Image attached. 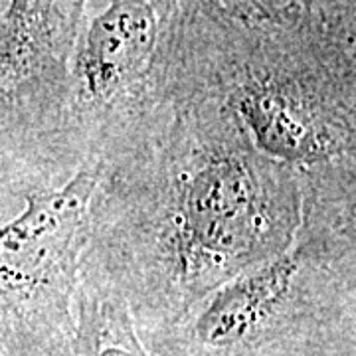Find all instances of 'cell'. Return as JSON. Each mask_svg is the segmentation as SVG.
<instances>
[{"label": "cell", "mask_w": 356, "mask_h": 356, "mask_svg": "<svg viewBox=\"0 0 356 356\" xmlns=\"http://www.w3.org/2000/svg\"><path fill=\"white\" fill-rule=\"evenodd\" d=\"M91 166L86 255L125 297L139 332L281 254L301 224L297 172L218 103H170Z\"/></svg>", "instance_id": "obj_1"}, {"label": "cell", "mask_w": 356, "mask_h": 356, "mask_svg": "<svg viewBox=\"0 0 356 356\" xmlns=\"http://www.w3.org/2000/svg\"><path fill=\"white\" fill-rule=\"evenodd\" d=\"M168 97L222 105L299 184L356 177V0H177Z\"/></svg>", "instance_id": "obj_2"}, {"label": "cell", "mask_w": 356, "mask_h": 356, "mask_svg": "<svg viewBox=\"0 0 356 356\" xmlns=\"http://www.w3.org/2000/svg\"><path fill=\"white\" fill-rule=\"evenodd\" d=\"M356 331V184L301 188V224L281 254L243 269L159 331L153 356H297Z\"/></svg>", "instance_id": "obj_3"}, {"label": "cell", "mask_w": 356, "mask_h": 356, "mask_svg": "<svg viewBox=\"0 0 356 356\" xmlns=\"http://www.w3.org/2000/svg\"><path fill=\"white\" fill-rule=\"evenodd\" d=\"M95 166L28 186L24 210L0 226V344L10 356H70L74 297L89 243Z\"/></svg>", "instance_id": "obj_4"}, {"label": "cell", "mask_w": 356, "mask_h": 356, "mask_svg": "<svg viewBox=\"0 0 356 356\" xmlns=\"http://www.w3.org/2000/svg\"><path fill=\"white\" fill-rule=\"evenodd\" d=\"M177 0H107L83 18L67 70V131L77 168L95 165L168 99Z\"/></svg>", "instance_id": "obj_5"}, {"label": "cell", "mask_w": 356, "mask_h": 356, "mask_svg": "<svg viewBox=\"0 0 356 356\" xmlns=\"http://www.w3.org/2000/svg\"><path fill=\"white\" fill-rule=\"evenodd\" d=\"M89 0H8L0 10V153L26 186L77 170L67 70Z\"/></svg>", "instance_id": "obj_6"}, {"label": "cell", "mask_w": 356, "mask_h": 356, "mask_svg": "<svg viewBox=\"0 0 356 356\" xmlns=\"http://www.w3.org/2000/svg\"><path fill=\"white\" fill-rule=\"evenodd\" d=\"M74 318L70 356H153L140 341L125 297L86 254L74 297Z\"/></svg>", "instance_id": "obj_7"}, {"label": "cell", "mask_w": 356, "mask_h": 356, "mask_svg": "<svg viewBox=\"0 0 356 356\" xmlns=\"http://www.w3.org/2000/svg\"><path fill=\"white\" fill-rule=\"evenodd\" d=\"M297 356H356V331L337 334Z\"/></svg>", "instance_id": "obj_8"}, {"label": "cell", "mask_w": 356, "mask_h": 356, "mask_svg": "<svg viewBox=\"0 0 356 356\" xmlns=\"http://www.w3.org/2000/svg\"><path fill=\"white\" fill-rule=\"evenodd\" d=\"M22 191V178L14 165L0 153V200L6 196H18Z\"/></svg>", "instance_id": "obj_9"}, {"label": "cell", "mask_w": 356, "mask_h": 356, "mask_svg": "<svg viewBox=\"0 0 356 356\" xmlns=\"http://www.w3.org/2000/svg\"><path fill=\"white\" fill-rule=\"evenodd\" d=\"M222 2H257V4H273L277 0H222Z\"/></svg>", "instance_id": "obj_10"}, {"label": "cell", "mask_w": 356, "mask_h": 356, "mask_svg": "<svg viewBox=\"0 0 356 356\" xmlns=\"http://www.w3.org/2000/svg\"><path fill=\"white\" fill-rule=\"evenodd\" d=\"M0 356H10L8 353H6V348H4L2 344H0Z\"/></svg>", "instance_id": "obj_11"}]
</instances>
